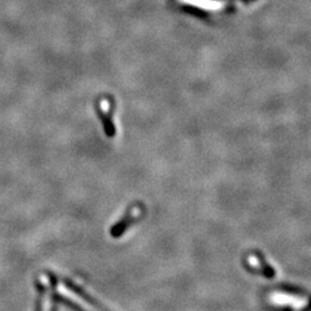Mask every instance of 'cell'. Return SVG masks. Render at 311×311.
<instances>
[{"label": "cell", "mask_w": 311, "mask_h": 311, "mask_svg": "<svg viewBox=\"0 0 311 311\" xmlns=\"http://www.w3.org/2000/svg\"><path fill=\"white\" fill-rule=\"evenodd\" d=\"M62 283L68 288L70 292H73L74 294H76L78 296H80L81 299L84 300L87 303H89L91 306H93L94 309L98 311H110L107 308H105L101 302H99L97 299H94L93 296H91L89 294V293L84 290V288L81 287L78 283H75L73 280H70V279H64V281Z\"/></svg>", "instance_id": "cell-1"}, {"label": "cell", "mask_w": 311, "mask_h": 311, "mask_svg": "<svg viewBox=\"0 0 311 311\" xmlns=\"http://www.w3.org/2000/svg\"><path fill=\"white\" fill-rule=\"evenodd\" d=\"M135 217H136L135 209L134 207H130L124 217L121 218L118 223L114 224L113 226H112L111 231H110L111 236L113 238H119L120 236H123V234L130 227V225H132L135 220H136V218Z\"/></svg>", "instance_id": "cell-2"}, {"label": "cell", "mask_w": 311, "mask_h": 311, "mask_svg": "<svg viewBox=\"0 0 311 311\" xmlns=\"http://www.w3.org/2000/svg\"><path fill=\"white\" fill-rule=\"evenodd\" d=\"M255 257L258 259V263L260 265L259 273L262 274L263 277H265L267 279H272L276 277V270L267 262V259H265V257L262 252L255 251Z\"/></svg>", "instance_id": "cell-3"}, {"label": "cell", "mask_w": 311, "mask_h": 311, "mask_svg": "<svg viewBox=\"0 0 311 311\" xmlns=\"http://www.w3.org/2000/svg\"><path fill=\"white\" fill-rule=\"evenodd\" d=\"M36 288H37V300H36L35 311H43V300H44V286L39 280L36 281Z\"/></svg>", "instance_id": "cell-4"}, {"label": "cell", "mask_w": 311, "mask_h": 311, "mask_svg": "<svg viewBox=\"0 0 311 311\" xmlns=\"http://www.w3.org/2000/svg\"><path fill=\"white\" fill-rule=\"evenodd\" d=\"M280 290L282 292L287 293V294L291 295H295V296H305L308 295V293H306L304 290H301V288L293 286V285H281Z\"/></svg>", "instance_id": "cell-5"}, {"label": "cell", "mask_w": 311, "mask_h": 311, "mask_svg": "<svg viewBox=\"0 0 311 311\" xmlns=\"http://www.w3.org/2000/svg\"><path fill=\"white\" fill-rule=\"evenodd\" d=\"M300 311H311V296H310V300H309V303L306 304L303 309H301Z\"/></svg>", "instance_id": "cell-6"}]
</instances>
